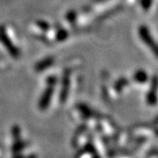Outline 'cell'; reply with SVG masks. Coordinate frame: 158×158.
<instances>
[{"label":"cell","instance_id":"12","mask_svg":"<svg viewBox=\"0 0 158 158\" xmlns=\"http://www.w3.org/2000/svg\"><path fill=\"white\" fill-rule=\"evenodd\" d=\"M66 19H68V21L69 23H74L76 21V19H77V12L75 11H69L67 13V15H66Z\"/></svg>","mask_w":158,"mask_h":158},{"label":"cell","instance_id":"4","mask_svg":"<svg viewBox=\"0 0 158 158\" xmlns=\"http://www.w3.org/2000/svg\"><path fill=\"white\" fill-rule=\"evenodd\" d=\"M139 34H140V37H141L142 40L147 44L148 46H149L156 54L158 55V47L156 45V43L154 42L151 35L149 34L148 30L146 27H140V30H139Z\"/></svg>","mask_w":158,"mask_h":158},{"label":"cell","instance_id":"15","mask_svg":"<svg viewBox=\"0 0 158 158\" xmlns=\"http://www.w3.org/2000/svg\"><path fill=\"white\" fill-rule=\"evenodd\" d=\"M93 158H100V156H98V155H97V154H94V156Z\"/></svg>","mask_w":158,"mask_h":158},{"label":"cell","instance_id":"14","mask_svg":"<svg viewBox=\"0 0 158 158\" xmlns=\"http://www.w3.org/2000/svg\"><path fill=\"white\" fill-rule=\"evenodd\" d=\"M14 158H36V156L35 155H30L28 156H23L21 155H18Z\"/></svg>","mask_w":158,"mask_h":158},{"label":"cell","instance_id":"8","mask_svg":"<svg viewBox=\"0 0 158 158\" xmlns=\"http://www.w3.org/2000/svg\"><path fill=\"white\" fill-rule=\"evenodd\" d=\"M68 32L65 29L60 28L58 29V31H57L56 38L58 41H62V40H66L68 38Z\"/></svg>","mask_w":158,"mask_h":158},{"label":"cell","instance_id":"11","mask_svg":"<svg viewBox=\"0 0 158 158\" xmlns=\"http://www.w3.org/2000/svg\"><path fill=\"white\" fill-rule=\"evenodd\" d=\"M20 132H21V130H20L19 126H13V127L11 129V134H12L14 140L20 139Z\"/></svg>","mask_w":158,"mask_h":158},{"label":"cell","instance_id":"9","mask_svg":"<svg viewBox=\"0 0 158 158\" xmlns=\"http://www.w3.org/2000/svg\"><path fill=\"white\" fill-rule=\"evenodd\" d=\"M135 79L137 82H140V83H142V82H145L146 79H147V75L144 71H137L135 75Z\"/></svg>","mask_w":158,"mask_h":158},{"label":"cell","instance_id":"3","mask_svg":"<svg viewBox=\"0 0 158 158\" xmlns=\"http://www.w3.org/2000/svg\"><path fill=\"white\" fill-rule=\"evenodd\" d=\"M54 88H55V86L48 85L47 88L43 91V93L41 94V96L40 98L39 104H38L40 110H46L49 106L50 102L52 100V97L54 94Z\"/></svg>","mask_w":158,"mask_h":158},{"label":"cell","instance_id":"5","mask_svg":"<svg viewBox=\"0 0 158 158\" xmlns=\"http://www.w3.org/2000/svg\"><path fill=\"white\" fill-rule=\"evenodd\" d=\"M55 62V58L54 57H46L44 59H42L41 61H40L36 65H35V70L37 72H40L43 71L47 69H48L53 65V63Z\"/></svg>","mask_w":158,"mask_h":158},{"label":"cell","instance_id":"1","mask_svg":"<svg viewBox=\"0 0 158 158\" xmlns=\"http://www.w3.org/2000/svg\"><path fill=\"white\" fill-rule=\"evenodd\" d=\"M0 40L3 43V45L6 47V48L9 52V54L11 55V56L13 57V58H15V59L19 58L20 53H19V51L17 48V47L11 42V39L6 34V29L4 28L3 27H0Z\"/></svg>","mask_w":158,"mask_h":158},{"label":"cell","instance_id":"6","mask_svg":"<svg viewBox=\"0 0 158 158\" xmlns=\"http://www.w3.org/2000/svg\"><path fill=\"white\" fill-rule=\"evenodd\" d=\"M77 108L80 111L81 114L86 118H91L94 116V112L90 109L89 106H87L86 105H84V104H79L77 106Z\"/></svg>","mask_w":158,"mask_h":158},{"label":"cell","instance_id":"7","mask_svg":"<svg viewBox=\"0 0 158 158\" xmlns=\"http://www.w3.org/2000/svg\"><path fill=\"white\" fill-rule=\"evenodd\" d=\"M27 143L22 141V140H20V139L15 140V142H14V144L12 145V148H11V150H12V152L14 153V154L17 155V154H19L21 150H23L25 148L27 147Z\"/></svg>","mask_w":158,"mask_h":158},{"label":"cell","instance_id":"10","mask_svg":"<svg viewBox=\"0 0 158 158\" xmlns=\"http://www.w3.org/2000/svg\"><path fill=\"white\" fill-rule=\"evenodd\" d=\"M36 25H37L42 31H45V32L48 31L49 28H50L49 24L47 22V21H44V20H38V21L36 22Z\"/></svg>","mask_w":158,"mask_h":158},{"label":"cell","instance_id":"2","mask_svg":"<svg viewBox=\"0 0 158 158\" xmlns=\"http://www.w3.org/2000/svg\"><path fill=\"white\" fill-rule=\"evenodd\" d=\"M70 87V71L69 69H66L62 74V88L60 91V101L62 103L67 100L69 96V90Z\"/></svg>","mask_w":158,"mask_h":158},{"label":"cell","instance_id":"13","mask_svg":"<svg viewBox=\"0 0 158 158\" xmlns=\"http://www.w3.org/2000/svg\"><path fill=\"white\" fill-rule=\"evenodd\" d=\"M57 83V77L55 76H50L47 79V85L51 86H56Z\"/></svg>","mask_w":158,"mask_h":158}]
</instances>
